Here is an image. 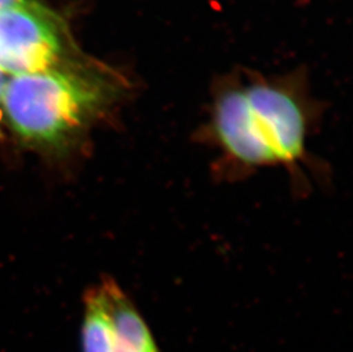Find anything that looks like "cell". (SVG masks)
<instances>
[{
    "instance_id": "cell-4",
    "label": "cell",
    "mask_w": 353,
    "mask_h": 352,
    "mask_svg": "<svg viewBox=\"0 0 353 352\" xmlns=\"http://www.w3.org/2000/svg\"><path fill=\"white\" fill-rule=\"evenodd\" d=\"M114 325V352H161L145 319L112 278H104Z\"/></svg>"
},
{
    "instance_id": "cell-2",
    "label": "cell",
    "mask_w": 353,
    "mask_h": 352,
    "mask_svg": "<svg viewBox=\"0 0 353 352\" xmlns=\"http://www.w3.org/2000/svg\"><path fill=\"white\" fill-rule=\"evenodd\" d=\"M125 77L97 62L10 76L1 104L7 125L26 146L61 153L126 97Z\"/></svg>"
},
{
    "instance_id": "cell-6",
    "label": "cell",
    "mask_w": 353,
    "mask_h": 352,
    "mask_svg": "<svg viewBox=\"0 0 353 352\" xmlns=\"http://www.w3.org/2000/svg\"><path fill=\"white\" fill-rule=\"evenodd\" d=\"M40 3L39 0H0V10H8L13 7L27 6Z\"/></svg>"
},
{
    "instance_id": "cell-5",
    "label": "cell",
    "mask_w": 353,
    "mask_h": 352,
    "mask_svg": "<svg viewBox=\"0 0 353 352\" xmlns=\"http://www.w3.org/2000/svg\"><path fill=\"white\" fill-rule=\"evenodd\" d=\"M83 352H114V325L105 280L85 295L83 322Z\"/></svg>"
},
{
    "instance_id": "cell-1",
    "label": "cell",
    "mask_w": 353,
    "mask_h": 352,
    "mask_svg": "<svg viewBox=\"0 0 353 352\" xmlns=\"http://www.w3.org/2000/svg\"><path fill=\"white\" fill-rule=\"evenodd\" d=\"M319 117L303 77L239 70L217 80L196 140L215 153L216 179L238 181L280 167L301 191L307 170L316 168L307 142Z\"/></svg>"
},
{
    "instance_id": "cell-3",
    "label": "cell",
    "mask_w": 353,
    "mask_h": 352,
    "mask_svg": "<svg viewBox=\"0 0 353 352\" xmlns=\"http://www.w3.org/2000/svg\"><path fill=\"white\" fill-rule=\"evenodd\" d=\"M65 50L60 21L43 3L0 10V69L8 76L62 67Z\"/></svg>"
},
{
    "instance_id": "cell-7",
    "label": "cell",
    "mask_w": 353,
    "mask_h": 352,
    "mask_svg": "<svg viewBox=\"0 0 353 352\" xmlns=\"http://www.w3.org/2000/svg\"><path fill=\"white\" fill-rule=\"evenodd\" d=\"M8 75L7 73L3 72L1 69H0V104H1V99H3V90H5V86H6L7 80H8Z\"/></svg>"
}]
</instances>
